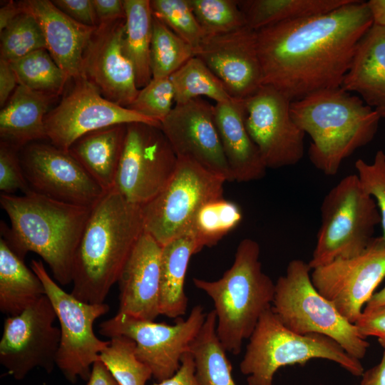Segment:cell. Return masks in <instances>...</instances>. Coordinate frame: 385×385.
Here are the masks:
<instances>
[{"label": "cell", "instance_id": "obj_18", "mask_svg": "<svg viewBox=\"0 0 385 385\" xmlns=\"http://www.w3.org/2000/svg\"><path fill=\"white\" fill-rule=\"evenodd\" d=\"M160 129L178 159L192 161L233 181L216 127L214 106L201 98L175 104Z\"/></svg>", "mask_w": 385, "mask_h": 385}, {"label": "cell", "instance_id": "obj_45", "mask_svg": "<svg viewBox=\"0 0 385 385\" xmlns=\"http://www.w3.org/2000/svg\"><path fill=\"white\" fill-rule=\"evenodd\" d=\"M153 385H200L195 376L193 356L190 351L185 353L180 360V366L171 377Z\"/></svg>", "mask_w": 385, "mask_h": 385}, {"label": "cell", "instance_id": "obj_37", "mask_svg": "<svg viewBox=\"0 0 385 385\" xmlns=\"http://www.w3.org/2000/svg\"><path fill=\"white\" fill-rule=\"evenodd\" d=\"M40 49L47 50L43 32L35 16L24 9L1 31V58L12 61Z\"/></svg>", "mask_w": 385, "mask_h": 385}, {"label": "cell", "instance_id": "obj_51", "mask_svg": "<svg viewBox=\"0 0 385 385\" xmlns=\"http://www.w3.org/2000/svg\"><path fill=\"white\" fill-rule=\"evenodd\" d=\"M371 13L373 24L385 27V0L366 1Z\"/></svg>", "mask_w": 385, "mask_h": 385}, {"label": "cell", "instance_id": "obj_52", "mask_svg": "<svg viewBox=\"0 0 385 385\" xmlns=\"http://www.w3.org/2000/svg\"><path fill=\"white\" fill-rule=\"evenodd\" d=\"M381 307H385V287L371 296L365 304L363 311H369Z\"/></svg>", "mask_w": 385, "mask_h": 385}, {"label": "cell", "instance_id": "obj_30", "mask_svg": "<svg viewBox=\"0 0 385 385\" xmlns=\"http://www.w3.org/2000/svg\"><path fill=\"white\" fill-rule=\"evenodd\" d=\"M351 0H237L246 25L257 31L270 26L328 13Z\"/></svg>", "mask_w": 385, "mask_h": 385}, {"label": "cell", "instance_id": "obj_13", "mask_svg": "<svg viewBox=\"0 0 385 385\" xmlns=\"http://www.w3.org/2000/svg\"><path fill=\"white\" fill-rule=\"evenodd\" d=\"M57 319L45 294L24 311L7 317L0 341V363L16 380L35 367L51 373L56 364L61 331L53 325Z\"/></svg>", "mask_w": 385, "mask_h": 385}, {"label": "cell", "instance_id": "obj_4", "mask_svg": "<svg viewBox=\"0 0 385 385\" xmlns=\"http://www.w3.org/2000/svg\"><path fill=\"white\" fill-rule=\"evenodd\" d=\"M290 113L312 139V163L329 176L336 175L346 158L373 140L381 118L359 96L341 87L292 101Z\"/></svg>", "mask_w": 385, "mask_h": 385}, {"label": "cell", "instance_id": "obj_50", "mask_svg": "<svg viewBox=\"0 0 385 385\" xmlns=\"http://www.w3.org/2000/svg\"><path fill=\"white\" fill-rule=\"evenodd\" d=\"M24 11L21 1H10L0 9V31H2L15 18Z\"/></svg>", "mask_w": 385, "mask_h": 385}, {"label": "cell", "instance_id": "obj_21", "mask_svg": "<svg viewBox=\"0 0 385 385\" xmlns=\"http://www.w3.org/2000/svg\"><path fill=\"white\" fill-rule=\"evenodd\" d=\"M161 250L151 235L142 233L118 280V313L150 321L160 315Z\"/></svg>", "mask_w": 385, "mask_h": 385}, {"label": "cell", "instance_id": "obj_8", "mask_svg": "<svg viewBox=\"0 0 385 385\" xmlns=\"http://www.w3.org/2000/svg\"><path fill=\"white\" fill-rule=\"evenodd\" d=\"M321 217L308 262L311 270L362 252L381 222L375 200L364 190L356 174L344 177L327 192L322 202Z\"/></svg>", "mask_w": 385, "mask_h": 385}, {"label": "cell", "instance_id": "obj_33", "mask_svg": "<svg viewBox=\"0 0 385 385\" xmlns=\"http://www.w3.org/2000/svg\"><path fill=\"white\" fill-rule=\"evenodd\" d=\"M175 104L206 96L217 103L230 101L229 94L222 82L197 56L188 60L170 76Z\"/></svg>", "mask_w": 385, "mask_h": 385}, {"label": "cell", "instance_id": "obj_22", "mask_svg": "<svg viewBox=\"0 0 385 385\" xmlns=\"http://www.w3.org/2000/svg\"><path fill=\"white\" fill-rule=\"evenodd\" d=\"M21 3L39 23L47 51L56 63L69 78L76 81L83 78L84 51L97 27L78 23L50 0H27Z\"/></svg>", "mask_w": 385, "mask_h": 385}, {"label": "cell", "instance_id": "obj_14", "mask_svg": "<svg viewBox=\"0 0 385 385\" xmlns=\"http://www.w3.org/2000/svg\"><path fill=\"white\" fill-rule=\"evenodd\" d=\"M131 123L160 127V123L107 100L84 78L75 81L72 90L44 120L46 139L65 151L90 132Z\"/></svg>", "mask_w": 385, "mask_h": 385}, {"label": "cell", "instance_id": "obj_43", "mask_svg": "<svg viewBox=\"0 0 385 385\" xmlns=\"http://www.w3.org/2000/svg\"><path fill=\"white\" fill-rule=\"evenodd\" d=\"M354 324L364 338H377L385 352V307L363 311Z\"/></svg>", "mask_w": 385, "mask_h": 385}, {"label": "cell", "instance_id": "obj_49", "mask_svg": "<svg viewBox=\"0 0 385 385\" xmlns=\"http://www.w3.org/2000/svg\"><path fill=\"white\" fill-rule=\"evenodd\" d=\"M359 385H385V352L379 364L364 371Z\"/></svg>", "mask_w": 385, "mask_h": 385}, {"label": "cell", "instance_id": "obj_27", "mask_svg": "<svg viewBox=\"0 0 385 385\" xmlns=\"http://www.w3.org/2000/svg\"><path fill=\"white\" fill-rule=\"evenodd\" d=\"M200 252L188 232L162 246L160 257V314L178 319L188 304L184 284L191 257Z\"/></svg>", "mask_w": 385, "mask_h": 385}, {"label": "cell", "instance_id": "obj_20", "mask_svg": "<svg viewBox=\"0 0 385 385\" xmlns=\"http://www.w3.org/2000/svg\"><path fill=\"white\" fill-rule=\"evenodd\" d=\"M125 19L100 24L84 51L83 76L107 100L128 108L139 88L132 63L122 51Z\"/></svg>", "mask_w": 385, "mask_h": 385}, {"label": "cell", "instance_id": "obj_6", "mask_svg": "<svg viewBox=\"0 0 385 385\" xmlns=\"http://www.w3.org/2000/svg\"><path fill=\"white\" fill-rule=\"evenodd\" d=\"M315 359L333 361L354 376H361L364 371L360 360L349 355L336 341L323 334L291 331L270 307L249 338L240 369L247 376L248 385H274V376L279 368L302 366Z\"/></svg>", "mask_w": 385, "mask_h": 385}, {"label": "cell", "instance_id": "obj_44", "mask_svg": "<svg viewBox=\"0 0 385 385\" xmlns=\"http://www.w3.org/2000/svg\"><path fill=\"white\" fill-rule=\"evenodd\" d=\"M52 2L78 23L91 27L98 26L92 0H53Z\"/></svg>", "mask_w": 385, "mask_h": 385}, {"label": "cell", "instance_id": "obj_36", "mask_svg": "<svg viewBox=\"0 0 385 385\" xmlns=\"http://www.w3.org/2000/svg\"><path fill=\"white\" fill-rule=\"evenodd\" d=\"M119 385H145L153 376L150 368L135 355V343L124 336L111 338L99 355Z\"/></svg>", "mask_w": 385, "mask_h": 385}, {"label": "cell", "instance_id": "obj_48", "mask_svg": "<svg viewBox=\"0 0 385 385\" xmlns=\"http://www.w3.org/2000/svg\"><path fill=\"white\" fill-rule=\"evenodd\" d=\"M87 385H119L103 363L98 360L92 366Z\"/></svg>", "mask_w": 385, "mask_h": 385}, {"label": "cell", "instance_id": "obj_34", "mask_svg": "<svg viewBox=\"0 0 385 385\" xmlns=\"http://www.w3.org/2000/svg\"><path fill=\"white\" fill-rule=\"evenodd\" d=\"M9 62L17 76L19 84L55 97L61 93L70 79L46 49L35 51Z\"/></svg>", "mask_w": 385, "mask_h": 385}, {"label": "cell", "instance_id": "obj_31", "mask_svg": "<svg viewBox=\"0 0 385 385\" xmlns=\"http://www.w3.org/2000/svg\"><path fill=\"white\" fill-rule=\"evenodd\" d=\"M216 325V314L212 309L207 313L202 326L190 344L195 376L200 385H236L227 351L217 337Z\"/></svg>", "mask_w": 385, "mask_h": 385}, {"label": "cell", "instance_id": "obj_1", "mask_svg": "<svg viewBox=\"0 0 385 385\" xmlns=\"http://www.w3.org/2000/svg\"><path fill=\"white\" fill-rule=\"evenodd\" d=\"M372 25L366 2L351 0L326 14L256 31L263 85L291 101L340 88L359 41Z\"/></svg>", "mask_w": 385, "mask_h": 385}, {"label": "cell", "instance_id": "obj_2", "mask_svg": "<svg viewBox=\"0 0 385 385\" xmlns=\"http://www.w3.org/2000/svg\"><path fill=\"white\" fill-rule=\"evenodd\" d=\"M144 232L140 205L112 189L93 207L76 250L71 294L102 304Z\"/></svg>", "mask_w": 385, "mask_h": 385}, {"label": "cell", "instance_id": "obj_12", "mask_svg": "<svg viewBox=\"0 0 385 385\" xmlns=\"http://www.w3.org/2000/svg\"><path fill=\"white\" fill-rule=\"evenodd\" d=\"M178 161L160 127L128 123L113 189L128 201L142 206L165 188Z\"/></svg>", "mask_w": 385, "mask_h": 385}, {"label": "cell", "instance_id": "obj_11", "mask_svg": "<svg viewBox=\"0 0 385 385\" xmlns=\"http://www.w3.org/2000/svg\"><path fill=\"white\" fill-rule=\"evenodd\" d=\"M207 314L201 305L195 306L186 319L178 318L173 325L138 319L125 314L101 322L98 332L107 337L124 336L135 343V355L161 381L173 376L183 355L202 326Z\"/></svg>", "mask_w": 385, "mask_h": 385}, {"label": "cell", "instance_id": "obj_10", "mask_svg": "<svg viewBox=\"0 0 385 385\" xmlns=\"http://www.w3.org/2000/svg\"><path fill=\"white\" fill-rule=\"evenodd\" d=\"M225 182L192 161L178 159L165 188L141 206L144 231L161 246L188 233L199 208L223 197Z\"/></svg>", "mask_w": 385, "mask_h": 385}, {"label": "cell", "instance_id": "obj_47", "mask_svg": "<svg viewBox=\"0 0 385 385\" xmlns=\"http://www.w3.org/2000/svg\"><path fill=\"white\" fill-rule=\"evenodd\" d=\"M17 76L9 61L0 58V106L4 107L16 87Z\"/></svg>", "mask_w": 385, "mask_h": 385}, {"label": "cell", "instance_id": "obj_46", "mask_svg": "<svg viewBox=\"0 0 385 385\" xmlns=\"http://www.w3.org/2000/svg\"><path fill=\"white\" fill-rule=\"evenodd\" d=\"M98 25L102 23L125 19V9L122 0H92Z\"/></svg>", "mask_w": 385, "mask_h": 385}, {"label": "cell", "instance_id": "obj_24", "mask_svg": "<svg viewBox=\"0 0 385 385\" xmlns=\"http://www.w3.org/2000/svg\"><path fill=\"white\" fill-rule=\"evenodd\" d=\"M341 88L385 119V27L373 24L361 37Z\"/></svg>", "mask_w": 385, "mask_h": 385}, {"label": "cell", "instance_id": "obj_23", "mask_svg": "<svg viewBox=\"0 0 385 385\" xmlns=\"http://www.w3.org/2000/svg\"><path fill=\"white\" fill-rule=\"evenodd\" d=\"M216 127L233 181L250 182L262 178L267 168L245 125L244 100L214 106Z\"/></svg>", "mask_w": 385, "mask_h": 385}, {"label": "cell", "instance_id": "obj_32", "mask_svg": "<svg viewBox=\"0 0 385 385\" xmlns=\"http://www.w3.org/2000/svg\"><path fill=\"white\" fill-rule=\"evenodd\" d=\"M242 217V210L235 202L223 197L212 199L199 208L188 232L200 251L216 245L239 225Z\"/></svg>", "mask_w": 385, "mask_h": 385}, {"label": "cell", "instance_id": "obj_40", "mask_svg": "<svg viewBox=\"0 0 385 385\" xmlns=\"http://www.w3.org/2000/svg\"><path fill=\"white\" fill-rule=\"evenodd\" d=\"M174 91L170 77L152 78L128 108L160 123L173 109Z\"/></svg>", "mask_w": 385, "mask_h": 385}, {"label": "cell", "instance_id": "obj_25", "mask_svg": "<svg viewBox=\"0 0 385 385\" xmlns=\"http://www.w3.org/2000/svg\"><path fill=\"white\" fill-rule=\"evenodd\" d=\"M55 98L19 84L0 112L1 142L21 150L46 139L44 120Z\"/></svg>", "mask_w": 385, "mask_h": 385}, {"label": "cell", "instance_id": "obj_26", "mask_svg": "<svg viewBox=\"0 0 385 385\" xmlns=\"http://www.w3.org/2000/svg\"><path fill=\"white\" fill-rule=\"evenodd\" d=\"M126 130L127 124H118L90 132L68 150L105 191L114 187Z\"/></svg>", "mask_w": 385, "mask_h": 385}, {"label": "cell", "instance_id": "obj_38", "mask_svg": "<svg viewBox=\"0 0 385 385\" xmlns=\"http://www.w3.org/2000/svg\"><path fill=\"white\" fill-rule=\"evenodd\" d=\"M205 36L230 33L246 25L237 0H188Z\"/></svg>", "mask_w": 385, "mask_h": 385}, {"label": "cell", "instance_id": "obj_19", "mask_svg": "<svg viewBox=\"0 0 385 385\" xmlns=\"http://www.w3.org/2000/svg\"><path fill=\"white\" fill-rule=\"evenodd\" d=\"M195 56L235 99L245 100L263 86L257 33L247 26L230 33L205 36Z\"/></svg>", "mask_w": 385, "mask_h": 385}, {"label": "cell", "instance_id": "obj_29", "mask_svg": "<svg viewBox=\"0 0 385 385\" xmlns=\"http://www.w3.org/2000/svg\"><path fill=\"white\" fill-rule=\"evenodd\" d=\"M125 22L122 51L132 63L139 89L152 79L150 51L153 16L150 0H123Z\"/></svg>", "mask_w": 385, "mask_h": 385}, {"label": "cell", "instance_id": "obj_15", "mask_svg": "<svg viewBox=\"0 0 385 385\" xmlns=\"http://www.w3.org/2000/svg\"><path fill=\"white\" fill-rule=\"evenodd\" d=\"M384 277L385 242L381 237H374L356 256L337 259L311 271L316 289L353 324Z\"/></svg>", "mask_w": 385, "mask_h": 385}, {"label": "cell", "instance_id": "obj_28", "mask_svg": "<svg viewBox=\"0 0 385 385\" xmlns=\"http://www.w3.org/2000/svg\"><path fill=\"white\" fill-rule=\"evenodd\" d=\"M44 287L35 272L0 239V310L15 316L45 295Z\"/></svg>", "mask_w": 385, "mask_h": 385}, {"label": "cell", "instance_id": "obj_7", "mask_svg": "<svg viewBox=\"0 0 385 385\" xmlns=\"http://www.w3.org/2000/svg\"><path fill=\"white\" fill-rule=\"evenodd\" d=\"M311 268L302 260H291L285 274L275 283L271 309L291 331L299 334H319L336 341L349 355L362 359L369 343L335 306L314 287Z\"/></svg>", "mask_w": 385, "mask_h": 385}, {"label": "cell", "instance_id": "obj_42", "mask_svg": "<svg viewBox=\"0 0 385 385\" xmlns=\"http://www.w3.org/2000/svg\"><path fill=\"white\" fill-rule=\"evenodd\" d=\"M20 149L0 143V190L2 194L14 195L20 190L30 192L21 163Z\"/></svg>", "mask_w": 385, "mask_h": 385}, {"label": "cell", "instance_id": "obj_41", "mask_svg": "<svg viewBox=\"0 0 385 385\" xmlns=\"http://www.w3.org/2000/svg\"><path fill=\"white\" fill-rule=\"evenodd\" d=\"M356 175L364 190L369 195L377 205L382 227L381 236L385 242V153L379 150L371 163L362 159L355 162Z\"/></svg>", "mask_w": 385, "mask_h": 385}, {"label": "cell", "instance_id": "obj_39", "mask_svg": "<svg viewBox=\"0 0 385 385\" xmlns=\"http://www.w3.org/2000/svg\"><path fill=\"white\" fill-rule=\"evenodd\" d=\"M150 6L153 17L189 43L197 53L205 35L188 0H152Z\"/></svg>", "mask_w": 385, "mask_h": 385}, {"label": "cell", "instance_id": "obj_17", "mask_svg": "<svg viewBox=\"0 0 385 385\" xmlns=\"http://www.w3.org/2000/svg\"><path fill=\"white\" fill-rule=\"evenodd\" d=\"M20 151L24 176L36 193L92 208L106 192L68 151L51 143L34 142Z\"/></svg>", "mask_w": 385, "mask_h": 385}, {"label": "cell", "instance_id": "obj_16", "mask_svg": "<svg viewBox=\"0 0 385 385\" xmlns=\"http://www.w3.org/2000/svg\"><path fill=\"white\" fill-rule=\"evenodd\" d=\"M291 101L263 85L244 100L245 125L267 168L297 164L304 153V132L290 113Z\"/></svg>", "mask_w": 385, "mask_h": 385}, {"label": "cell", "instance_id": "obj_3", "mask_svg": "<svg viewBox=\"0 0 385 385\" xmlns=\"http://www.w3.org/2000/svg\"><path fill=\"white\" fill-rule=\"evenodd\" d=\"M0 204L11 227L1 221V237L22 260L38 255L62 285L72 282L76 250L92 208L60 202L32 190L2 194Z\"/></svg>", "mask_w": 385, "mask_h": 385}, {"label": "cell", "instance_id": "obj_35", "mask_svg": "<svg viewBox=\"0 0 385 385\" xmlns=\"http://www.w3.org/2000/svg\"><path fill=\"white\" fill-rule=\"evenodd\" d=\"M195 54L189 43L153 17L150 51L152 78L170 77Z\"/></svg>", "mask_w": 385, "mask_h": 385}, {"label": "cell", "instance_id": "obj_5", "mask_svg": "<svg viewBox=\"0 0 385 385\" xmlns=\"http://www.w3.org/2000/svg\"><path fill=\"white\" fill-rule=\"evenodd\" d=\"M259 244L250 238L238 245L232 266L218 279L193 278L194 285L212 300L217 337L225 350L241 352L263 312L271 307L275 283L260 261Z\"/></svg>", "mask_w": 385, "mask_h": 385}, {"label": "cell", "instance_id": "obj_9", "mask_svg": "<svg viewBox=\"0 0 385 385\" xmlns=\"http://www.w3.org/2000/svg\"><path fill=\"white\" fill-rule=\"evenodd\" d=\"M31 268L41 281L60 323L56 366L72 384L78 378L88 381L93 364L109 344L93 332L94 322L109 311V306L83 302L66 292L50 277L41 260H33Z\"/></svg>", "mask_w": 385, "mask_h": 385}]
</instances>
